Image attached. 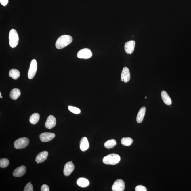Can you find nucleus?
Instances as JSON below:
<instances>
[{
    "mask_svg": "<svg viewBox=\"0 0 191 191\" xmlns=\"http://www.w3.org/2000/svg\"><path fill=\"white\" fill-rule=\"evenodd\" d=\"M0 97H1V98H2V96H1V92H0Z\"/></svg>",
    "mask_w": 191,
    "mask_h": 191,
    "instance_id": "c756f323",
    "label": "nucleus"
},
{
    "mask_svg": "<svg viewBox=\"0 0 191 191\" xmlns=\"http://www.w3.org/2000/svg\"><path fill=\"white\" fill-rule=\"evenodd\" d=\"M136 191H147V189L145 187L142 185L137 186L135 188Z\"/></svg>",
    "mask_w": 191,
    "mask_h": 191,
    "instance_id": "bb28decb",
    "label": "nucleus"
},
{
    "mask_svg": "<svg viewBox=\"0 0 191 191\" xmlns=\"http://www.w3.org/2000/svg\"><path fill=\"white\" fill-rule=\"evenodd\" d=\"M135 46V41H127L125 44V50L127 54H131L134 50Z\"/></svg>",
    "mask_w": 191,
    "mask_h": 191,
    "instance_id": "f8f14e48",
    "label": "nucleus"
},
{
    "mask_svg": "<svg viewBox=\"0 0 191 191\" xmlns=\"http://www.w3.org/2000/svg\"><path fill=\"white\" fill-rule=\"evenodd\" d=\"M56 124V118L53 115H49L45 123V127L48 129H51L54 127Z\"/></svg>",
    "mask_w": 191,
    "mask_h": 191,
    "instance_id": "9d476101",
    "label": "nucleus"
},
{
    "mask_svg": "<svg viewBox=\"0 0 191 191\" xmlns=\"http://www.w3.org/2000/svg\"><path fill=\"white\" fill-rule=\"evenodd\" d=\"M73 41V38L70 35H64L57 39L55 45L57 49H61L69 45Z\"/></svg>",
    "mask_w": 191,
    "mask_h": 191,
    "instance_id": "f257e3e1",
    "label": "nucleus"
},
{
    "mask_svg": "<svg viewBox=\"0 0 191 191\" xmlns=\"http://www.w3.org/2000/svg\"><path fill=\"white\" fill-rule=\"evenodd\" d=\"M50 190L49 186L46 184L43 185L41 188V191H49Z\"/></svg>",
    "mask_w": 191,
    "mask_h": 191,
    "instance_id": "cd10ccee",
    "label": "nucleus"
},
{
    "mask_svg": "<svg viewBox=\"0 0 191 191\" xmlns=\"http://www.w3.org/2000/svg\"><path fill=\"white\" fill-rule=\"evenodd\" d=\"M9 164V161L7 158H1L0 160V167L4 168L7 167Z\"/></svg>",
    "mask_w": 191,
    "mask_h": 191,
    "instance_id": "b1692460",
    "label": "nucleus"
},
{
    "mask_svg": "<svg viewBox=\"0 0 191 191\" xmlns=\"http://www.w3.org/2000/svg\"><path fill=\"white\" fill-rule=\"evenodd\" d=\"M124 189L125 183L121 179L116 180L112 187V190L113 191H123Z\"/></svg>",
    "mask_w": 191,
    "mask_h": 191,
    "instance_id": "0eeeda50",
    "label": "nucleus"
},
{
    "mask_svg": "<svg viewBox=\"0 0 191 191\" xmlns=\"http://www.w3.org/2000/svg\"><path fill=\"white\" fill-rule=\"evenodd\" d=\"M116 142L115 140L111 139L106 141L104 143V146L105 147L107 148V149H110L113 148L116 145Z\"/></svg>",
    "mask_w": 191,
    "mask_h": 191,
    "instance_id": "412c9836",
    "label": "nucleus"
},
{
    "mask_svg": "<svg viewBox=\"0 0 191 191\" xmlns=\"http://www.w3.org/2000/svg\"><path fill=\"white\" fill-rule=\"evenodd\" d=\"M121 157L116 154H111L104 157L103 162L104 164L114 165L121 161Z\"/></svg>",
    "mask_w": 191,
    "mask_h": 191,
    "instance_id": "f03ea898",
    "label": "nucleus"
},
{
    "mask_svg": "<svg viewBox=\"0 0 191 191\" xmlns=\"http://www.w3.org/2000/svg\"><path fill=\"white\" fill-rule=\"evenodd\" d=\"M133 140L129 137L123 138L121 140V143L123 146H129L133 143Z\"/></svg>",
    "mask_w": 191,
    "mask_h": 191,
    "instance_id": "5701e85b",
    "label": "nucleus"
},
{
    "mask_svg": "<svg viewBox=\"0 0 191 191\" xmlns=\"http://www.w3.org/2000/svg\"><path fill=\"white\" fill-rule=\"evenodd\" d=\"M130 79V74L129 69L127 67H124L123 68L121 75L122 81L125 83H127Z\"/></svg>",
    "mask_w": 191,
    "mask_h": 191,
    "instance_id": "9b49d317",
    "label": "nucleus"
},
{
    "mask_svg": "<svg viewBox=\"0 0 191 191\" xmlns=\"http://www.w3.org/2000/svg\"><path fill=\"white\" fill-rule=\"evenodd\" d=\"M40 115L37 113H34L30 116V121L31 124H35L39 121Z\"/></svg>",
    "mask_w": 191,
    "mask_h": 191,
    "instance_id": "4be33fe9",
    "label": "nucleus"
},
{
    "mask_svg": "<svg viewBox=\"0 0 191 191\" xmlns=\"http://www.w3.org/2000/svg\"><path fill=\"white\" fill-rule=\"evenodd\" d=\"M21 92L19 89L14 88L10 92V96L12 99H17L20 96Z\"/></svg>",
    "mask_w": 191,
    "mask_h": 191,
    "instance_id": "6ab92c4d",
    "label": "nucleus"
},
{
    "mask_svg": "<svg viewBox=\"0 0 191 191\" xmlns=\"http://www.w3.org/2000/svg\"><path fill=\"white\" fill-rule=\"evenodd\" d=\"M37 69V63L36 60H32L31 62L28 76L29 79H31L35 77Z\"/></svg>",
    "mask_w": 191,
    "mask_h": 191,
    "instance_id": "39448f33",
    "label": "nucleus"
},
{
    "mask_svg": "<svg viewBox=\"0 0 191 191\" xmlns=\"http://www.w3.org/2000/svg\"><path fill=\"white\" fill-rule=\"evenodd\" d=\"M9 44L11 47L15 48L18 45L19 41V37L17 31L15 29H12L9 34Z\"/></svg>",
    "mask_w": 191,
    "mask_h": 191,
    "instance_id": "7ed1b4c3",
    "label": "nucleus"
},
{
    "mask_svg": "<svg viewBox=\"0 0 191 191\" xmlns=\"http://www.w3.org/2000/svg\"><path fill=\"white\" fill-rule=\"evenodd\" d=\"M26 171V166H21L15 169L13 172V175L14 176L19 177L24 175L25 174Z\"/></svg>",
    "mask_w": 191,
    "mask_h": 191,
    "instance_id": "ddd939ff",
    "label": "nucleus"
},
{
    "mask_svg": "<svg viewBox=\"0 0 191 191\" xmlns=\"http://www.w3.org/2000/svg\"><path fill=\"white\" fill-rule=\"evenodd\" d=\"M8 0H0V2L2 5L5 7L8 4Z\"/></svg>",
    "mask_w": 191,
    "mask_h": 191,
    "instance_id": "c85d7f7f",
    "label": "nucleus"
},
{
    "mask_svg": "<svg viewBox=\"0 0 191 191\" xmlns=\"http://www.w3.org/2000/svg\"><path fill=\"white\" fill-rule=\"evenodd\" d=\"M55 137L54 133L50 132H44L40 135L39 137L41 142H46L51 141Z\"/></svg>",
    "mask_w": 191,
    "mask_h": 191,
    "instance_id": "6e6552de",
    "label": "nucleus"
},
{
    "mask_svg": "<svg viewBox=\"0 0 191 191\" xmlns=\"http://www.w3.org/2000/svg\"><path fill=\"white\" fill-rule=\"evenodd\" d=\"M48 155V152L45 151L40 152L37 155L35 158V161L36 162L41 163L43 162L46 160L47 159V157Z\"/></svg>",
    "mask_w": 191,
    "mask_h": 191,
    "instance_id": "4468645a",
    "label": "nucleus"
},
{
    "mask_svg": "<svg viewBox=\"0 0 191 191\" xmlns=\"http://www.w3.org/2000/svg\"><path fill=\"white\" fill-rule=\"evenodd\" d=\"M77 184L79 187H87L90 184L89 181L87 179L83 178H78L77 181Z\"/></svg>",
    "mask_w": 191,
    "mask_h": 191,
    "instance_id": "a211bd4d",
    "label": "nucleus"
},
{
    "mask_svg": "<svg viewBox=\"0 0 191 191\" xmlns=\"http://www.w3.org/2000/svg\"><path fill=\"white\" fill-rule=\"evenodd\" d=\"M89 147L88 141L87 137H84L81 138L80 142V148L83 152L87 150Z\"/></svg>",
    "mask_w": 191,
    "mask_h": 191,
    "instance_id": "2eb2a0df",
    "label": "nucleus"
},
{
    "mask_svg": "<svg viewBox=\"0 0 191 191\" xmlns=\"http://www.w3.org/2000/svg\"><path fill=\"white\" fill-rule=\"evenodd\" d=\"M20 75V72L16 69H12L9 71V76L14 79H17L19 77Z\"/></svg>",
    "mask_w": 191,
    "mask_h": 191,
    "instance_id": "aec40b11",
    "label": "nucleus"
},
{
    "mask_svg": "<svg viewBox=\"0 0 191 191\" xmlns=\"http://www.w3.org/2000/svg\"><path fill=\"white\" fill-rule=\"evenodd\" d=\"M78 58L83 59H88L91 58L92 56V53L90 49L87 48H84L80 50L78 52L77 55Z\"/></svg>",
    "mask_w": 191,
    "mask_h": 191,
    "instance_id": "423d86ee",
    "label": "nucleus"
},
{
    "mask_svg": "<svg viewBox=\"0 0 191 191\" xmlns=\"http://www.w3.org/2000/svg\"><path fill=\"white\" fill-rule=\"evenodd\" d=\"M68 109L72 113L75 114H79L81 113V110L79 108L73 106H68Z\"/></svg>",
    "mask_w": 191,
    "mask_h": 191,
    "instance_id": "393cba45",
    "label": "nucleus"
},
{
    "mask_svg": "<svg viewBox=\"0 0 191 191\" xmlns=\"http://www.w3.org/2000/svg\"><path fill=\"white\" fill-rule=\"evenodd\" d=\"M161 98L164 102L167 105H170L172 104V101L169 96L165 91L161 92Z\"/></svg>",
    "mask_w": 191,
    "mask_h": 191,
    "instance_id": "dca6fc26",
    "label": "nucleus"
},
{
    "mask_svg": "<svg viewBox=\"0 0 191 191\" xmlns=\"http://www.w3.org/2000/svg\"><path fill=\"white\" fill-rule=\"evenodd\" d=\"M75 169V166L72 161L68 162L64 166V173L66 176H68L73 172Z\"/></svg>",
    "mask_w": 191,
    "mask_h": 191,
    "instance_id": "1a4fd4ad",
    "label": "nucleus"
},
{
    "mask_svg": "<svg viewBox=\"0 0 191 191\" xmlns=\"http://www.w3.org/2000/svg\"><path fill=\"white\" fill-rule=\"evenodd\" d=\"M30 143L28 138L23 137L16 140L14 143V147L16 149H22L26 148Z\"/></svg>",
    "mask_w": 191,
    "mask_h": 191,
    "instance_id": "20e7f679",
    "label": "nucleus"
},
{
    "mask_svg": "<svg viewBox=\"0 0 191 191\" xmlns=\"http://www.w3.org/2000/svg\"><path fill=\"white\" fill-rule=\"evenodd\" d=\"M24 191H33V187L30 183H27L24 189Z\"/></svg>",
    "mask_w": 191,
    "mask_h": 191,
    "instance_id": "a878e982",
    "label": "nucleus"
},
{
    "mask_svg": "<svg viewBox=\"0 0 191 191\" xmlns=\"http://www.w3.org/2000/svg\"><path fill=\"white\" fill-rule=\"evenodd\" d=\"M146 110V108L144 107L141 108V109H140L137 116L136 121L137 122L140 123L142 121L145 114Z\"/></svg>",
    "mask_w": 191,
    "mask_h": 191,
    "instance_id": "f3484780",
    "label": "nucleus"
},
{
    "mask_svg": "<svg viewBox=\"0 0 191 191\" xmlns=\"http://www.w3.org/2000/svg\"><path fill=\"white\" fill-rule=\"evenodd\" d=\"M147 98V97H146L145 98Z\"/></svg>",
    "mask_w": 191,
    "mask_h": 191,
    "instance_id": "7c9ffc66",
    "label": "nucleus"
}]
</instances>
